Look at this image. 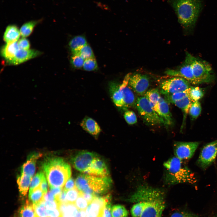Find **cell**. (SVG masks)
<instances>
[{
	"label": "cell",
	"instance_id": "cell-1",
	"mask_svg": "<svg viewBox=\"0 0 217 217\" xmlns=\"http://www.w3.org/2000/svg\"><path fill=\"white\" fill-rule=\"evenodd\" d=\"M127 200L135 203L145 202L140 217H162L165 206L164 191L145 184L139 185Z\"/></svg>",
	"mask_w": 217,
	"mask_h": 217
},
{
	"label": "cell",
	"instance_id": "cell-2",
	"mask_svg": "<svg viewBox=\"0 0 217 217\" xmlns=\"http://www.w3.org/2000/svg\"><path fill=\"white\" fill-rule=\"evenodd\" d=\"M164 181L169 185L181 183L195 185L197 179L193 172L176 156L170 158L163 164Z\"/></svg>",
	"mask_w": 217,
	"mask_h": 217
},
{
	"label": "cell",
	"instance_id": "cell-3",
	"mask_svg": "<svg viewBox=\"0 0 217 217\" xmlns=\"http://www.w3.org/2000/svg\"><path fill=\"white\" fill-rule=\"evenodd\" d=\"M42 168L50 188L63 187L71 176L70 166L59 157L47 159Z\"/></svg>",
	"mask_w": 217,
	"mask_h": 217
},
{
	"label": "cell",
	"instance_id": "cell-4",
	"mask_svg": "<svg viewBox=\"0 0 217 217\" xmlns=\"http://www.w3.org/2000/svg\"><path fill=\"white\" fill-rule=\"evenodd\" d=\"M169 3L179 22L186 29L192 30L201 10L202 0H170Z\"/></svg>",
	"mask_w": 217,
	"mask_h": 217
},
{
	"label": "cell",
	"instance_id": "cell-5",
	"mask_svg": "<svg viewBox=\"0 0 217 217\" xmlns=\"http://www.w3.org/2000/svg\"><path fill=\"white\" fill-rule=\"evenodd\" d=\"M111 182L109 177L100 178L86 174L80 175L75 181L76 187L80 192L96 195L106 192Z\"/></svg>",
	"mask_w": 217,
	"mask_h": 217
},
{
	"label": "cell",
	"instance_id": "cell-6",
	"mask_svg": "<svg viewBox=\"0 0 217 217\" xmlns=\"http://www.w3.org/2000/svg\"><path fill=\"white\" fill-rule=\"evenodd\" d=\"M136 106L143 121L147 125L155 126L164 124L149 100L144 96L137 97Z\"/></svg>",
	"mask_w": 217,
	"mask_h": 217
},
{
	"label": "cell",
	"instance_id": "cell-7",
	"mask_svg": "<svg viewBox=\"0 0 217 217\" xmlns=\"http://www.w3.org/2000/svg\"><path fill=\"white\" fill-rule=\"evenodd\" d=\"M192 68L197 84L209 83L215 79L212 68L206 61L193 56Z\"/></svg>",
	"mask_w": 217,
	"mask_h": 217
},
{
	"label": "cell",
	"instance_id": "cell-8",
	"mask_svg": "<svg viewBox=\"0 0 217 217\" xmlns=\"http://www.w3.org/2000/svg\"><path fill=\"white\" fill-rule=\"evenodd\" d=\"M193 55L188 52L186 53V57L183 62L176 69L166 70V74L172 77L183 78L188 81L191 84H197L194 77L192 68Z\"/></svg>",
	"mask_w": 217,
	"mask_h": 217
},
{
	"label": "cell",
	"instance_id": "cell-9",
	"mask_svg": "<svg viewBox=\"0 0 217 217\" xmlns=\"http://www.w3.org/2000/svg\"><path fill=\"white\" fill-rule=\"evenodd\" d=\"M191 86V83L181 77H173L161 82L160 93L165 96L184 91Z\"/></svg>",
	"mask_w": 217,
	"mask_h": 217
},
{
	"label": "cell",
	"instance_id": "cell-10",
	"mask_svg": "<svg viewBox=\"0 0 217 217\" xmlns=\"http://www.w3.org/2000/svg\"><path fill=\"white\" fill-rule=\"evenodd\" d=\"M217 155V140L207 143L201 149L196 162L197 165L205 170L215 161Z\"/></svg>",
	"mask_w": 217,
	"mask_h": 217
},
{
	"label": "cell",
	"instance_id": "cell-11",
	"mask_svg": "<svg viewBox=\"0 0 217 217\" xmlns=\"http://www.w3.org/2000/svg\"><path fill=\"white\" fill-rule=\"evenodd\" d=\"M200 144L199 142H175L173 150L175 156L182 161L191 158Z\"/></svg>",
	"mask_w": 217,
	"mask_h": 217
},
{
	"label": "cell",
	"instance_id": "cell-12",
	"mask_svg": "<svg viewBox=\"0 0 217 217\" xmlns=\"http://www.w3.org/2000/svg\"><path fill=\"white\" fill-rule=\"evenodd\" d=\"M149 85V78L146 75L140 73L131 75L128 86L137 94L140 96L144 95Z\"/></svg>",
	"mask_w": 217,
	"mask_h": 217
},
{
	"label": "cell",
	"instance_id": "cell-13",
	"mask_svg": "<svg viewBox=\"0 0 217 217\" xmlns=\"http://www.w3.org/2000/svg\"><path fill=\"white\" fill-rule=\"evenodd\" d=\"M96 156V155L92 152L87 151L80 152L72 158V163L76 169L84 173Z\"/></svg>",
	"mask_w": 217,
	"mask_h": 217
},
{
	"label": "cell",
	"instance_id": "cell-14",
	"mask_svg": "<svg viewBox=\"0 0 217 217\" xmlns=\"http://www.w3.org/2000/svg\"><path fill=\"white\" fill-rule=\"evenodd\" d=\"M111 198L109 194L103 197L96 196L86 209L87 217H103L106 203Z\"/></svg>",
	"mask_w": 217,
	"mask_h": 217
},
{
	"label": "cell",
	"instance_id": "cell-15",
	"mask_svg": "<svg viewBox=\"0 0 217 217\" xmlns=\"http://www.w3.org/2000/svg\"><path fill=\"white\" fill-rule=\"evenodd\" d=\"M131 73L127 74L124 77L120 87L122 90L123 101V110H127L129 108L136 106V101L134 94L131 89L128 86L129 79Z\"/></svg>",
	"mask_w": 217,
	"mask_h": 217
},
{
	"label": "cell",
	"instance_id": "cell-16",
	"mask_svg": "<svg viewBox=\"0 0 217 217\" xmlns=\"http://www.w3.org/2000/svg\"><path fill=\"white\" fill-rule=\"evenodd\" d=\"M84 173L100 178L109 177V174L108 168L104 162L96 156Z\"/></svg>",
	"mask_w": 217,
	"mask_h": 217
},
{
	"label": "cell",
	"instance_id": "cell-17",
	"mask_svg": "<svg viewBox=\"0 0 217 217\" xmlns=\"http://www.w3.org/2000/svg\"><path fill=\"white\" fill-rule=\"evenodd\" d=\"M41 53L39 51L33 49L26 50L19 49L14 57L8 62L11 64H18L37 56Z\"/></svg>",
	"mask_w": 217,
	"mask_h": 217
},
{
	"label": "cell",
	"instance_id": "cell-18",
	"mask_svg": "<svg viewBox=\"0 0 217 217\" xmlns=\"http://www.w3.org/2000/svg\"><path fill=\"white\" fill-rule=\"evenodd\" d=\"M158 115L165 125H170L173 123L171 114L170 111L168 102L160 97L159 103Z\"/></svg>",
	"mask_w": 217,
	"mask_h": 217
},
{
	"label": "cell",
	"instance_id": "cell-19",
	"mask_svg": "<svg viewBox=\"0 0 217 217\" xmlns=\"http://www.w3.org/2000/svg\"><path fill=\"white\" fill-rule=\"evenodd\" d=\"M109 85L111 98L113 102L116 106L122 109L124 104L120 84L115 82H111Z\"/></svg>",
	"mask_w": 217,
	"mask_h": 217
},
{
	"label": "cell",
	"instance_id": "cell-20",
	"mask_svg": "<svg viewBox=\"0 0 217 217\" xmlns=\"http://www.w3.org/2000/svg\"><path fill=\"white\" fill-rule=\"evenodd\" d=\"M80 125L85 131L94 136L98 135L101 131L97 122L89 117L84 118L81 121Z\"/></svg>",
	"mask_w": 217,
	"mask_h": 217
},
{
	"label": "cell",
	"instance_id": "cell-21",
	"mask_svg": "<svg viewBox=\"0 0 217 217\" xmlns=\"http://www.w3.org/2000/svg\"><path fill=\"white\" fill-rule=\"evenodd\" d=\"M40 156L41 154L38 153L30 155L23 165L21 174L26 175L32 178L35 171L36 160Z\"/></svg>",
	"mask_w": 217,
	"mask_h": 217
},
{
	"label": "cell",
	"instance_id": "cell-22",
	"mask_svg": "<svg viewBox=\"0 0 217 217\" xmlns=\"http://www.w3.org/2000/svg\"><path fill=\"white\" fill-rule=\"evenodd\" d=\"M59 209L61 213V217H80L79 210L74 203L60 204Z\"/></svg>",
	"mask_w": 217,
	"mask_h": 217
},
{
	"label": "cell",
	"instance_id": "cell-23",
	"mask_svg": "<svg viewBox=\"0 0 217 217\" xmlns=\"http://www.w3.org/2000/svg\"><path fill=\"white\" fill-rule=\"evenodd\" d=\"M192 102L189 97L187 96L181 99L176 101L173 103L181 109L183 114V120L181 128V131L182 130L185 126L187 117Z\"/></svg>",
	"mask_w": 217,
	"mask_h": 217
},
{
	"label": "cell",
	"instance_id": "cell-24",
	"mask_svg": "<svg viewBox=\"0 0 217 217\" xmlns=\"http://www.w3.org/2000/svg\"><path fill=\"white\" fill-rule=\"evenodd\" d=\"M20 31L17 27L10 25L6 27L3 36V39L7 43L17 42L20 35Z\"/></svg>",
	"mask_w": 217,
	"mask_h": 217
},
{
	"label": "cell",
	"instance_id": "cell-25",
	"mask_svg": "<svg viewBox=\"0 0 217 217\" xmlns=\"http://www.w3.org/2000/svg\"><path fill=\"white\" fill-rule=\"evenodd\" d=\"M19 49L17 42L7 43L2 47L1 53L2 57L8 61L14 57Z\"/></svg>",
	"mask_w": 217,
	"mask_h": 217
},
{
	"label": "cell",
	"instance_id": "cell-26",
	"mask_svg": "<svg viewBox=\"0 0 217 217\" xmlns=\"http://www.w3.org/2000/svg\"><path fill=\"white\" fill-rule=\"evenodd\" d=\"M144 96L149 100L153 109L158 114L159 101L161 97L159 89L155 88L149 90Z\"/></svg>",
	"mask_w": 217,
	"mask_h": 217
},
{
	"label": "cell",
	"instance_id": "cell-27",
	"mask_svg": "<svg viewBox=\"0 0 217 217\" xmlns=\"http://www.w3.org/2000/svg\"><path fill=\"white\" fill-rule=\"evenodd\" d=\"M87 44L86 40L83 36H76L70 41L69 46L72 54L77 52L83 46Z\"/></svg>",
	"mask_w": 217,
	"mask_h": 217
},
{
	"label": "cell",
	"instance_id": "cell-28",
	"mask_svg": "<svg viewBox=\"0 0 217 217\" xmlns=\"http://www.w3.org/2000/svg\"><path fill=\"white\" fill-rule=\"evenodd\" d=\"M32 178L24 174H21L18 177L17 183L19 191L23 196H25L27 194Z\"/></svg>",
	"mask_w": 217,
	"mask_h": 217
},
{
	"label": "cell",
	"instance_id": "cell-29",
	"mask_svg": "<svg viewBox=\"0 0 217 217\" xmlns=\"http://www.w3.org/2000/svg\"><path fill=\"white\" fill-rule=\"evenodd\" d=\"M19 212L20 217H35L33 205L29 200H27L20 208Z\"/></svg>",
	"mask_w": 217,
	"mask_h": 217
},
{
	"label": "cell",
	"instance_id": "cell-30",
	"mask_svg": "<svg viewBox=\"0 0 217 217\" xmlns=\"http://www.w3.org/2000/svg\"><path fill=\"white\" fill-rule=\"evenodd\" d=\"M204 94L203 89L198 86H191L189 88L188 96L192 102L199 101L203 96Z\"/></svg>",
	"mask_w": 217,
	"mask_h": 217
},
{
	"label": "cell",
	"instance_id": "cell-31",
	"mask_svg": "<svg viewBox=\"0 0 217 217\" xmlns=\"http://www.w3.org/2000/svg\"><path fill=\"white\" fill-rule=\"evenodd\" d=\"M39 22V20H32L24 24L20 30V35L24 38L29 36Z\"/></svg>",
	"mask_w": 217,
	"mask_h": 217
},
{
	"label": "cell",
	"instance_id": "cell-32",
	"mask_svg": "<svg viewBox=\"0 0 217 217\" xmlns=\"http://www.w3.org/2000/svg\"><path fill=\"white\" fill-rule=\"evenodd\" d=\"M44 194L39 186L29 191V200L33 205L36 204L42 200Z\"/></svg>",
	"mask_w": 217,
	"mask_h": 217
},
{
	"label": "cell",
	"instance_id": "cell-33",
	"mask_svg": "<svg viewBox=\"0 0 217 217\" xmlns=\"http://www.w3.org/2000/svg\"><path fill=\"white\" fill-rule=\"evenodd\" d=\"M189 88L184 91L165 95V99L168 102L173 104L176 101L181 99L188 96Z\"/></svg>",
	"mask_w": 217,
	"mask_h": 217
},
{
	"label": "cell",
	"instance_id": "cell-34",
	"mask_svg": "<svg viewBox=\"0 0 217 217\" xmlns=\"http://www.w3.org/2000/svg\"><path fill=\"white\" fill-rule=\"evenodd\" d=\"M111 213L112 217H127L128 212L123 206L118 204L112 207Z\"/></svg>",
	"mask_w": 217,
	"mask_h": 217
},
{
	"label": "cell",
	"instance_id": "cell-35",
	"mask_svg": "<svg viewBox=\"0 0 217 217\" xmlns=\"http://www.w3.org/2000/svg\"><path fill=\"white\" fill-rule=\"evenodd\" d=\"M202 108L199 101L192 102L190 107L189 113L192 120H196L201 114Z\"/></svg>",
	"mask_w": 217,
	"mask_h": 217
},
{
	"label": "cell",
	"instance_id": "cell-36",
	"mask_svg": "<svg viewBox=\"0 0 217 217\" xmlns=\"http://www.w3.org/2000/svg\"><path fill=\"white\" fill-rule=\"evenodd\" d=\"M43 199L38 203L33 205L35 217H48L47 209Z\"/></svg>",
	"mask_w": 217,
	"mask_h": 217
},
{
	"label": "cell",
	"instance_id": "cell-37",
	"mask_svg": "<svg viewBox=\"0 0 217 217\" xmlns=\"http://www.w3.org/2000/svg\"><path fill=\"white\" fill-rule=\"evenodd\" d=\"M145 205L143 201H139L133 205L131 210L132 217H140Z\"/></svg>",
	"mask_w": 217,
	"mask_h": 217
},
{
	"label": "cell",
	"instance_id": "cell-38",
	"mask_svg": "<svg viewBox=\"0 0 217 217\" xmlns=\"http://www.w3.org/2000/svg\"><path fill=\"white\" fill-rule=\"evenodd\" d=\"M45 175L41 171L38 172L32 179L30 184L29 191H31L39 186Z\"/></svg>",
	"mask_w": 217,
	"mask_h": 217
},
{
	"label": "cell",
	"instance_id": "cell-39",
	"mask_svg": "<svg viewBox=\"0 0 217 217\" xmlns=\"http://www.w3.org/2000/svg\"><path fill=\"white\" fill-rule=\"evenodd\" d=\"M76 53L79 54L84 60L94 57L91 48L87 44L82 47Z\"/></svg>",
	"mask_w": 217,
	"mask_h": 217
},
{
	"label": "cell",
	"instance_id": "cell-40",
	"mask_svg": "<svg viewBox=\"0 0 217 217\" xmlns=\"http://www.w3.org/2000/svg\"><path fill=\"white\" fill-rule=\"evenodd\" d=\"M85 60L78 53L72 54L70 59L71 63L75 68H83Z\"/></svg>",
	"mask_w": 217,
	"mask_h": 217
},
{
	"label": "cell",
	"instance_id": "cell-41",
	"mask_svg": "<svg viewBox=\"0 0 217 217\" xmlns=\"http://www.w3.org/2000/svg\"><path fill=\"white\" fill-rule=\"evenodd\" d=\"M80 196V192L75 187L67 192L66 200L67 203H74Z\"/></svg>",
	"mask_w": 217,
	"mask_h": 217
},
{
	"label": "cell",
	"instance_id": "cell-42",
	"mask_svg": "<svg viewBox=\"0 0 217 217\" xmlns=\"http://www.w3.org/2000/svg\"><path fill=\"white\" fill-rule=\"evenodd\" d=\"M83 68L84 70L88 71L97 69L98 68V65L95 57L85 60Z\"/></svg>",
	"mask_w": 217,
	"mask_h": 217
},
{
	"label": "cell",
	"instance_id": "cell-43",
	"mask_svg": "<svg viewBox=\"0 0 217 217\" xmlns=\"http://www.w3.org/2000/svg\"><path fill=\"white\" fill-rule=\"evenodd\" d=\"M124 117L126 122L129 124H134L137 122L136 115L135 113L132 111H126L124 113Z\"/></svg>",
	"mask_w": 217,
	"mask_h": 217
},
{
	"label": "cell",
	"instance_id": "cell-44",
	"mask_svg": "<svg viewBox=\"0 0 217 217\" xmlns=\"http://www.w3.org/2000/svg\"><path fill=\"white\" fill-rule=\"evenodd\" d=\"M74 204L79 210H86L89 204L88 202L80 195L77 198Z\"/></svg>",
	"mask_w": 217,
	"mask_h": 217
},
{
	"label": "cell",
	"instance_id": "cell-45",
	"mask_svg": "<svg viewBox=\"0 0 217 217\" xmlns=\"http://www.w3.org/2000/svg\"><path fill=\"white\" fill-rule=\"evenodd\" d=\"M17 43L20 49L26 50H29L30 46L29 42L24 37L19 39Z\"/></svg>",
	"mask_w": 217,
	"mask_h": 217
},
{
	"label": "cell",
	"instance_id": "cell-46",
	"mask_svg": "<svg viewBox=\"0 0 217 217\" xmlns=\"http://www.w3.org/2000/svg\"><path fill=\"white\" fill-rule=\"evenodd\" d=\"M170 217H200L193 213L186 212H177L173 213Z\"/></svg>",
	"mask_w": 217,
	"mask_h": 217
},
{
	"label": "cell",
	"instance_id": "cell-47",
	"mask_svg": "<svg viewBox=\"0 0 217 217\" xmlns=\"http://www.w3.org/2000/svg\"><path fill=\"white\" fill-rule=\"evenodd\" d=\"M111 199L107 202L105 205L103 215V217H112Z\"/></svg>",
	"mask_w": 217,
	"mask_h": 217
},
{
	"label": "cell",
	"instance_id": "cell-48",
	"mask_svg": "<svg viewBox=\"0 0 217 217\" xmlns=\"http://www.w3.org/2000/svg\"><path fill=\"white\" fill-rule=\"evenodd\" d=\"M45 207L47 209L53 210L59 208V203L57 200L53 201H45Z\"/></svg>",
	"mask_w": 217,
	"mask_h": 217
},
{
	"label": "cell",
	"instance_id": "cell-49",
	"mask_svg": "<svg viewBox=\"0 0 217 217\" xmlns=\"http://www.w3.org/2000/svg\"><path fill=\"white\" fill-rule=\"evenodd\" d=\"M76 187L75 181L72 178L69 179L65 184L63 189L67 191Z\"/></svg>",
	"mask_w": 217,
	"mask_h": 217
},
{
	"label": "cell",
	"instance_id": "cell-50",
	"mask_svg": "<svg viewBox=\"0 0 217 217\" xmlns=\"http://www.w3.org/2000/svg\"><path fill=\"white\" fill-rule=\"evenodd\" d=\"M67 191L63 189L60 194L55 198L57 200L59 204L67 203L66 200V195Z\"/></svg>",
	"mask_w": 217,
	"mask_h": 217
},
{
	"label": "cell",
	"instance_id": "cell-51",
	"mask_svg": "<svg viewBox=\"0 0 217 217\" xmlns=\"http://www.w3.org/2000/svg\"><path fill=\"white\" fill-rule=\"evenodd\" d=\"M47 212L48 217H61V213L59 208L53 210L47 209Z\"/></svg>",
	"mask_w": 217,
	"mask_h": 217
},
{
	"label": "cell",
	"instance_id": "cell-52",
	"mask_svg": "<svg viewBox=\"0 0 217 217\" xmlns=\"http://www.w3.org/2000/svg\"><path fill=\"white\" fill-rule=\"evenodd\" d=\"M80 195L82 196L89 203H90L97 195L89 193H86L80 192Z\"/></svg>",
	"mask_w": 217,
	"mask_h": 217
},
{
	"label": "cell",
	"instance_id": "cell-53",
	"mask_svg": "<svg viewBox=\"0 0 217 217\" xmlns=\"http://www.w3.org/2000/svg\"><path fill=\"white\" fill-rule=\"evenodd\" d=\"M43 199L45 201H53L56 200L55 196L50 191L44 194Z\"/></svg>",
	"mask_w": 217,
	"mask_h": 217
},
{
	"label": "cell",
	"instance_id": "cell-54",
	"mask_svg": "<svg viewBox=\"0 0 217 217\" xmlns=\"http://www.w3.org/2000/svg\"><path fill=\"white\" fill-rule=\"evenodd\" d=\"M39 187L44 194L46 193H47L48 190V185L45 176L43 179Z\"/></svg>",
	"mask_w": 217,
	"mask_h": 217
},
{
	"label": "cell",
	"instance_id": "cell-55",
	"mask_svg": "<svg viewBox=\"0 0 217 217\" xmlns=\"http://www.w3.org/2000/svg\"><path fill=\"white\" fill-rule=\"evenodd\" d=\"M50 191L55 196V198L58 197L61 193L63 189L62 187L50 188Z\"/></svg>",
	"mask_w": 217,
	"mask_h": 217
},
{
	"label": "cell",
	"instance_id": "cell-56",
	"mask_svg": "<svg viewBox=\"0 0 217 217\" xmlns=\"http://www.w3.org/2000/svg\"><path fill=\"white\" fill-rule=\"evenodd\" d=\"M80 217H87L86 210H79Z\"/></svg>",
	"mask_w": 217,
	"mask_h": 217
},
{
	"label": "cell",
	"instance_id": "cell-57",
	"mask_svg": "<svg viewBox=\"0 0 217 217\" xmlns=\"http://www.w3.org/2000/svg\"><path fill=\"white\" fill-rule=\"evenodd\" d=\"M216 217H217V216H216Z\"/></svg>",
	"mask_w": 217,
	"mask_h": 217
},
{
	"label": "cell",
	"instance_id": "cell-58",
	"mask_svg": "<svg viewBox=\"0 0 217 217\" xmlns=\"http://www.w3.org/2000/svg\"></svg>",
	"mask_w": 217,
	"mask_h": 217
}]
</instances>
